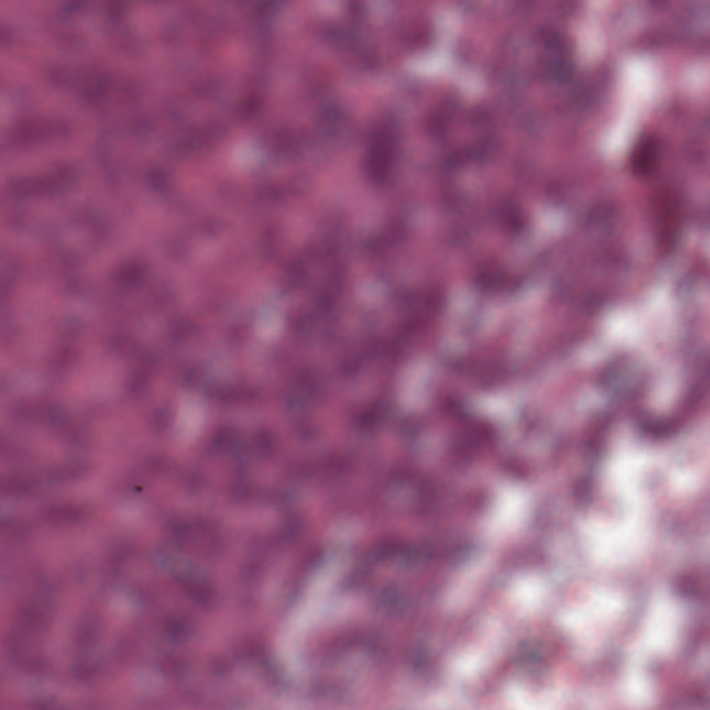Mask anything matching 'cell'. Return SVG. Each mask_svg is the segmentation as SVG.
I'll return each instance as SVG.
<instances>
[{"label":"cell","mask_w":710,"mask_h":710,"mask_svg":"<svg viewBox=\"0 0 710 710\" xmlns=\"http://www.w3.org/2000/svg\"><path fill=\"white\" fill-rule=\"evenodd\" d=\"M47 78L55 87L76 94L101 110L130 105L136 96L130 78L95 65L60 64L51 69Z\"/></svg>","instance_id":"1"},{"label":"cell","mask_w":710,"mask_h":710,"mask_svg":"<svg viewBox=\"0 0 710 710\" xmlns=\"http://www.w3.org/2000/svg\"><path fill=\"white\" fill-rule=\"evenodd\" d=\"M70 131L71 125L62 118L32 115L15 122L8 137L12 144L28 146L65 137Z\"/></svg>","instance_id":"2"},{"label":"cell","mask_w":710,"mask_h":710,"mask_svg":"<svg viewBox=\"0 0 710 710\" xmlns=\"http://www.w3.org/2000/svg\"><path fill=\"white\" fill-rule=\"evenodd\" d=\"M101 624L98 616H84L76 632L75 643L78 648H85L92 645L100 637Z\"/></svg>","instance_id":"3"}]
</instances>
